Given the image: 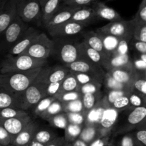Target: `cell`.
<instances>
[{
    "instance_id": "6da1fadb",
    "label": "cell",
    "mask_w": 146,
    "mask_h": 146,
    "mask_svg": "<svg viewBox=\"0 0 146 146\" xmlns=\"http://www.w3.org/2000/svg\"><path fill=\"white\" fill-rule=\"evenodd\" d=\"M50 67H43L40 70L31 85L21 95V109L33 108L42 98L46 96V89L48 85V75Z\"/></svg>"
},
{
    "instance_id": "7a4b0ae2",
    "label": "cell",
    "mask_w": 146,
    "mask_h": 146,
    "mask_svg": "<svg viewBox=\"0 0 146 146\" xmlns=\"http://www.w3.org/2000/svg\"><path fill=\"white\" fill-rule=\"evenodd\" d=\"M41 69L0 74V86L10 94L20 95L31 85Z\"/></svg>"
},
{
    "instance_id": "3957f363",
    "label": "cell",
    "mask_w": 146,
    "mask_h": 146,
    "mask_svg": "<svg viewBox=\"0 0 146 146\" xmlns=\"http://www.w3.org/2000/svg\"><path fill=\"white\" fill-rule=\"evenodd\" d=\"M51 56L62 62L64 66L81 59L78 44L80 41L72 36L52 38Z\"/></svg>"
},
{
    "instance_id": "277c9868",
    "label": "cell",
    "mask_w": 146,
    "mask_h": 146,
    "mask_svg": "<svg viewBox=\"0 0 146 146\" xmlns=\"http://www.w3.org/2000/svg\"><path fill=\"white\" fill-rule=\"evenodd\" d=\"M47 59H38L27 54L6 56L0 65V74L18 72L44 67Z\"/></svg>"
},
{
    "instance_id": "5b68a950",
    "label": "cell",
    "mask_w": 146,
    "mask_h": 146,
    "mask_svg": "<svg viewBox=\"0 0 146 146\" xmlns=\"http://www.w3.org/2000/svg\"><path fill=\"white\" fill-rule=\"evenodd\" d=\"M114 132L125 134L146 124V107H136L120 111Z\"/></svg>"
},
{
    "instance_id": "8992f818",
    "label": "cell",
    "mask_w": 146,
    "mask_h": 146,
    "mask_svg": "<svg viewBox=\"0 0 146 146\" xmlns=\"http://www.w3.org/2000/svg\"><path fill=\"white\" fill-rule=\"evenodd\" d=\"M29 27L18 15L0 36V52L8 53Z\"/></svg>"
},
{
    "instance_id": "52a82bcc",
    "label": "cell",
    "mask_w": 146,
    "mask_h": 146,
    "mask_svg": "<svg viewBox=\"0 0 146 146\" xmlns=\"http://www.w3.org/2000/svg\"><path fill=\"white\" fill-rule=\"evenodd\" d=\"M17 15L25 23L42 24L41 6L38 0H15Z\"/></svg>"
},
{
    "instance_id": "ba28073f",
    "label": "cell",
    "mask_w": 146,
    "mask_h": 146,
    "mask_svg": "<svg viewBox=\"0 0 146 146\" xmlns=\"http://www.w3.org/2000/svg\"><path fill=\"white\" fill-rule=\"evenodd\" d=\"M135 21L133 19L131 20L121 19L111 21L108 24L96 29V32L106 35L112 36L119 38H133Z\"/></svg>"
},
{
    "instance_id": "9c48e42d",
    "label": "cell",
    "mask_w": 146,
    "mask_h": 146,
    "mask_svg": "<svg viewBox=\"0 0 146 146\" xmlns=\"http://www.w3.org/2000/svg\"><path fill=\"white\" fill-rule=\"evenodd\" d=\"M52 40L44 33H41L34 42L23 54H27L38 59H47L51 56Z\"/></svg>"
},
{
    "instance_id": "30bf717a",
    "label": "cell",
    "mask_w": 146,
    "mask_h": 146,
    "mask_svg": "<svg viewBox=\"0 0 146 146\" xmlns=\"http://www.w3.org/2000/svg\"><path fill=\"white\" fill-rule=\"evenodd\" d=\"M41 33L39 30L34 27H29L23 34L19 40L11 47L7 54L14 56L23 54L34 42Z\"/></svg>"
},
{
    "instance_id": "8fae6325",
    "label": "cell",
    "mask_w": 146,
    "mask_h": 146,
    "mask_svg": "<svg viewBox=\"0 0 146 146\" xmlns=\"http://www.w3.org/2000/svg\"><path fill=\"white\" fill-rule=\"evenodd\" d=\"M85 25L74 21H70L64 22L56 27H50L46 29L48 34L54 37H68L74 36L80 34L84 28Z\"/></svg>"
},
{
    "instance_id": "7c38bea8",
    "label": "cell",
    "mask_w": 146,
    "mask_h": 146,
    "mask_svg": "<svg viewBox=\"0 0 146 146\" xmlns=\"http://www.w3.org/2000/svg\"><path fill=\"white\" fill-rule=\"evenodd\" d=\"M101 67L106 72L115 69H134L132 58H131L129 54H114L108 56L104 59Z\"/></svg>"
},
{
    "instance_id": "4fadbf2b",
    "label": "cell",
    "mask_w": 146,
    "mask_h": 146,
    "mask_svg": "<svg viewBox=\"0 0 146 146\" xmlns=\"http://www.w3.org/2000/svg\"><path fill=\"white\" fill-rule=\"evenodd\" d=\"M71 72L90 74L104 76L106 71L99 66L85 59H79L65 66Z\"/></svg>"
},
{
    "instance_id": "5bb4252c",
    "label": "cell",
    "mask_w": 146,
    "mask_h": 146,
    "mask_svg": "<svg viewBox=\"0 0 146 146\" xmlns=\"http://www.w3.org/2000/svg\"><path fill=\"white\" fill-rule=\"evenodd\" d=\"M32 118L29 115L25 116L17 117V118H9L1 121V125L4 126L6 131L9 133L11 138H14L18 133H19L31 121Z\"/></svg>"
},
{
    "instance_id": "9a60e30c",
    "label": "cell",
    "mask_w": 146,
    "mask_h": 146,
    "mask_svg": "<svg viewBox=\"0 0 146 146\" xmlns=\"http://www.w3.org/2000/svg\"><path fill=\"white\" fill-rule=\"evenodd\" d=\"M98 19L107 20L109 22L114 21H118L122 19V17L118 11L113 8L108 7L106 4L100 0L95 1L91 5Z\"/></svg>"
},
{
    "instance_id": "2e32d148",
    "label": "cell",
    "mask_w": 146,
    "mask_h": 146,
    "mask_svg": "<svg viewBox=\"0 0 146 146\" xmlns=\"http://www.w3.org/2000/svg\"><path fill=\"white\" fill-rule=\"evenodd\" d=\"M39 129L38 123L36 121H31L19 133L17 134L12 140L11 145L14 146H22L29 145L34 139V135Z\"/></svg>"
},
{
    "instance_id": "e0dca14e",
    "label": "cell",
    "mask_w": 146,
    "mask_h": 146,
    "mask_svg": "<svg viewBox=\"0 0 146 146\" xmlns=\"http://www.w3.org/2000/svg\"><path fill=\"white\" fill-rule=\"evenodd\" d=\"M78 7H70V6H61L58 11L53 15L49 21L44 26L46 29L56 27L64 22L70 21L73 14Z\"/></svg>"
},
{
    "instance_id": "ac0fdd59",
    "label": "cell",
    "mask_w": 146,
    "mask_h": 146,
    "mask_svg": "<svg viewBox=\"0 0 146 146\" xmlns=\"http://www.w3.org/2000/svg\"><path fill=\"white\" fill-rule=\"evenodd\" d=\"M17 15L15 0H9L0 10V36Z\"/></svg>"
},
{
    "instance_id": "d6986e66",
    "label": "cell",
    "mask_w": 146,
    "mask_h": 146,
    "mask_svg": "<svg viewBox=\"0 0 146 146\" xmlns=\"http://www.w3.org/2000/svg\"><path fill=\"white\" fill-rule=\"evenodd\" d=\"M71 21L80 23L86 27L98 20L97 19L95 11L91 6L78 7L71 19Z\"/></svg>"
},
{
    "instance_id": "ffe728a7",
    "label": "cell",
    "mask_w": 146,
    "mask_h": 146,
    "mask_svg": "<svg viewBox=\"0 0 146 146\" xmlns=\"http://www.w3.org/2000/svg\"><path fill=\"white\" fill-rule=\"evenodd\" d=\"M78 48L81 55V59L87 60L101 67L103 62L106 58L102 54L88 46L84 41H80Z\"/></svg>"
},
{
    "instance_id": "44dd1931",
    "label": "cell",
    "mask_w": 146,
    "mask_h": 146,
    "mask_svg": "<svg viewBox=\"0 0 146 146\" xmlns=\"http://www.w3.org/2000/svg\"><path fill=\"white\" fill-rule=\"evenodd\" d=\"M102 138L99 126L97 124H84L78 139L89 145L98 138Z\"/></svg>"
},
{
    "instance_id": "7402d4cb",
    "label": "cell",
    "mask_w": 146,
    "mask_h": 146,
    "mask_svg": "<svg viewBox=\"0 0 146 146\" xmlns=\"http://www.w3.org/2000/svg\"><path fill=\"white\" fill-rule=\"evenodd\" d=\"M83 41L89 47L96 50L100 54H102L105 58L108 57V54L104 49V44L102 40L100 37L99 34L94 31H89L83 34Z\"/></svg>"
},
{
    "instance_id": "603a6c76",
    "label": "cell",
    "mask_w": 146,
    "mask_h": 146,
    "mask_svg": "<svg viewBox=\"0 0 146 146\" xmlns=\"http://www.w3.org/2000/svg\"><path fill=\"white\" fill-rule=\"evenodd\" d=\"M21 95H14L0 86V109L7 107L21 109Z\"/></svg>"
},
{
    "instance_id": "cb8c5ba5",
    "label": "cell",
    "mask_w": 146,
    "mask_h": 146,
    "mask_svg": "<svg viewBox=\"0 0 146 146\" xmlns=\"http://www.w3.org/2000/svg\"><path fill=\"white\" fill-rule=\"evenodd\" d=\"M62 0H46L41 5V21L44 26L61 7Z\"/></svg>"
},
{
    "instance_id": "d4e9b609",
    "label": "cell",
    "mask_w": 146,
    "mask_h": 146,
    "mask_svg": "<svg viewBox=\"0 0 146 146\" xmlns=\"http://www.w3.org/2000/svg\"><path fill=\"white\" fill-rule=\"evenodd\" d=\"M107 73L117 82L123 84L132 85L133 81L135 74H136V71L135 69H115L107 71Z\"/></svg>"
},
{
    "instance_id": "484cf974",
    "label": "cell",
    "mask_w": 146,
    "mask_h": 146,
    "mask_svg": "<svg viewBox=\"0 0 146 146\" xmlns=\"http://www.w3.org/2000/svg\"><path fill=\"white\" fill-rule=\"evenodd\" d=\"M102 94L101 92L95 94H86L81 96V104H82V111L87 115L91 110L95 108L101 101Z\"/></svg>"
},
{
    "instance_id": "4316f807",
    "label": "cell",
    "mask_w": 146,
    "mask_h": 146,
    "mask_svg": "<svg viewBox=\"0 0 146 146\" xmlns=\"http://www.w3.org/2000/svg\"><path fill=\"white\" fill-rule=\"evenodd\" d=\"M103 85L105 86L106 90L107 91H124L126 92H131L133 91L132 85L128 84H123L121 83L117 82L113 79L109 74L106 72L104 76Z\"/></svg>"
},
{
    "instance_id": "83f0119b",
    "label": "cell",
    "mask_w": 146,
    "mask_h": 146,
    "mask_svg": "<svg viewBox=\"0 0 146 146\" xmlns=\"http://www.w3.org/2000/svg\"><path fill=\"white\" fill-rule=\"evenodd\" d=\"M70 73L71 71L64 65L50 67L48 75V83L61 82Z\"/></svg>"
},
{
    "instance_id": "f1b7e54d",
    "label": "cell",
    "mask_w": 146,
    "mask_h": 146,
    "mask_svg": "<svg viewBox=\"0 0 146 146\" xmlns=\"http://www.w3.org/2000/svg\"><path fill=\"white\" fill-rule=\"evenodd\" d=\"M79 87V83L78 82V81L76 80L74 74L71 71V73L61 81V91H60V94L58 96V98L63 94H64V93L72 92V91H78Z\"/></svg>"
},
{
    "instance_id": "f546056e",
    "label": "cell",
    "mask_w": 146,
    "mask_h": 146,
    "mask_svg": "<svg viewBox=\"0 0 146 146\" xmlns=\"http://www.w3.org/2000/svg\"><path fill=\"white\" fill-rule=\"evenodd\" d=\"M98 34H99L100 37L102 40L104 49H105L108 56L114 55L117 49V47L118 46V44H119L120 38L115 36H112L99 34V33H98Z\"/></svg>"
},
{
    "instance_id": "4dcf8cb0",
    "label": "cell",
    "mask_w": 146,
    "mask_h": 146,
    "mask_svg": "<svg viewBox=\"0 0 146 146\" xmlns=\"http://www.w3.org/2000/svg\"><path fill=\"white\" fill-rule=\"evenodd\" d=\"M84 125H79V124L72 123H69L65 128V138L67 143H73L76 140L78 139L80 133L81 132Z\"/></svg>"
},
{
    "instance_id": "1f68e13d",
    "label": "cell",
    "mask_w": 146,
    "mask_h": 146,
    "mask_svg": "<svg viewBox=\"0 0 146 146\" xmlns=\"http://www.w3.org/2000/svg\"><path fill=\"white\" fill-rule=\"evenodd\" d=\"M61 112H64V105L62 103L56 99L48 107V108L44 113H42L39 115V117L42 119L48 121L53 116Z\"/></svg>"
},
{
    "instance_id": "d6a6232c",
    "label": "cell",
    "mask_w": 146,
    "mask_h": 146,
    "mask_svg": "<svg viewBox=\"0 0 146 146\" xmlns=\"http://www.w3.org/2000/svg\"><path fill=\"white\" fill-rule=\"evenodd\" d=\"M133 90L138 91L140 94L146 96V76L145 71H136V74L135 76L132 83Z\"/></svg>"
},
{
    "instance_id": "836d02e7",
    "label": "cell",
    "mask_w": 146,
    "mask_h": 146,
    "mask_svg": "<svg viewBox=\"0 0 146 146\" xmlns=\"http://www.w3.org/2000/svg\"><path fill=\"white\" fill-rule=\"evenodd\" d=\"M29 115L28 113L24 110L19 108H13V107H7L0 109V120L9 119V118H17V117L25 116Z\"/></svg>"
},
{
    "instance_id": "e575fe53",
    "label": "cell",
    "mask_w": 146,
    "mask_h": 146,
    "mask_svg": "<svg viewBox=\"0 0 146 146\" xmlns=\"http://www.w3.org/2000/svg\"><path fill=\"white\" fill-rule=\"evenodd\" d=\"M72 73L75 76L76 78L79 83L80 86L91 82H98L103 84L104 76H102L94 75V74H82V73Z\"/></svg>"
},
{
    "instance_id": "d590c367",
    "label": "cell",
    "mask_w": 146,
    "mask_h": 146,
    "mask_svg": "<svg viewBox=\"0 0 146 146\" xmlns=\"http://www.w3.org/2000/svg\"><path fill=\"white\" fill-rule=\"evenodd\" d=\"M56 136L57 135H56L55 133L53 132L52 131L44 128V129H38L36 131L33 140L44 145H46Z\"/></svg>"
},
{
    "instance_id": "8d00e7d4",
    "label": "cell",
    "mask_w": 146,
    "mask_h": 146,
    "mask_svg": "<svg viewBox=\"0 0 146 146\" xmlns=\"http://www.w3.org/2000/svg\"><path fill=\"white\" fill-rule=\"evenodd\" d=\"M50 125L56 128L65 129L69 123L68 115L66 112H61L53 116L48 121Z\"/></svg>"
},
{
    "instance_id": "74e56055",
    "label": "cell",
    "mask_w": 146,
    "mask_h": 146,
    "mask_svg": "<svg viewBox=\"0 0 146 146\" xmlns=\"http://www.w3.org/2000/svg\"><path fill=\"white\" fill-rule=\"evenodd\" d=\"M129 94H125L117 98L111 105V108L118 112L132 108L130 105Z\"/></svg>"
},
{
    "instance_id": "f35d334b",
    "label": "cell",
    "mask_w": 146,
    "mask_h": 146,
    "mask_svg": "<svg viewBox=\"0 0 146 146\" xmlns=\"http://www.w3.org/2000/svg\"><path fill=\"white\" fill-rule=\"evenodd\" d=\"M129 101L132 108L146 107V96L140 94L135 90L130 93Z\"/></svg>"
},
{
    "instance_id": "ab89813d",
    "label": "cell",
    "mask_w": 146,
    "mask_h": 146,
    "mask_svg": "<svg viewBox=\"0 0 146 146\" xmlns=\"http://www.w3.org/2000/svg\"><path fill=\"white\" fill-rule=\"evenodd\" d=\"M56 99L55 98L49 96H46L45 98H42L35 106L34 107V113L36 116H39L42 113H44L48 107L54 102Z\"/></svg>"
},
{
    "instance_id": "60d3db41",
    "label": "cell",
    "mask_w": 146,
    "mask_h": 146,
    "mask_svg": "<svg viewBox=\"0 0 146 146\" xmlns=\"http://www.w3.org/2000/svg\"><path fill=\"white\" fill-rule=\"evenodd\" d=\"M102 84L98 82H91L81 85L78 89V92L84 95L86 94H95L101 91Z\"/></svg>"
},
{
    "instance_id": "b9f144b4",
    "label": "cell",
    "mask_w": 146,
    "mask_h": 146,
    "mask_svg": "<svg viewBox=\"0 0 146 146\" xmlns=\"http://www.w3.org/2000/svg\"><path fill=\"white\" fill-rule=\"evenodd\" d=\"M133 38L146 43V24L135 22Z\"/></svg>"
},
{
    "instance_id": "7bdbcfd3",
    "label": "cell",
    "mask_w": 146,
    "mask_h": 146,
    "mask_svg": "<svg viewBox=\"0 0 146 146\" xmlns=\"http://www.w3.org/2000/svg\"><path fill=\"white\" fill-rule=\"evenodd\" d=\"M145 125H143L135 129L132 132L135 141L138 144L142 146H146V127Z\"/></svg>"
},
{
    "instance_id": "ee69618b",
    "label": "cell",
    "mask_w": 146,
    "mask_h": 146,
    "mask_svg": "<svg viewBox=\"0 0 146 146\" xmlns=\"http://www.w3.org/2000/svg\"><path fill=\"white\" fill-rule=\"evenodd\" d=\"M81 96L82 95L78 91H72V92L64 93L57 100H58L63 104H67L73 101L81 99Z\"/></svg>"
},
{
    "instance_id": "f6af8a7d",
    "label": "cell",
    "mask_w": 146,
    "mask_h": 146,
    "mask_svg": "<svg viewBox=\"0 0 146 146\" xmlns=\"http://www.w3.org/2000/svg\"><path fill=\"white\" fill-rule=\"evenodd\" d=\"M136 23L146 24V0H142L135 17L133 18Z\"/></svg>"
},
{
    "instance_id": "bcb514c9",
    "label": "cell",
    "mask_w": 146,
    "mask_h": 146,
    "mask_svg": "<svg viewBox=\"0 0 146 146\" xmlns=\"http://www.w3.org/2000/svg\"><path fill=\"white\" fill-rule=\"evenodd\" d=\"M61 82L49 83L46 89V96L53 97L57 99L61 91Z\"/></svg>"
},
{
    "instance_id": "7dc6e473",
    "label": "cell",
    "mask_w": 146,
    "mask_h": 146,
    "mask_svg": "<svg viewBox=\"0 0 146 146\" xmlns=\"http://www.w3.org/2000/svg\"><path fill=\"white\" fill-rule=\"evenodd\" d=\"M98 0H64L62 1L64 5L74 7H82L91 6L95 1Z\"/></svg>"
},
{
    "instance_id": "c3c4849f",
    "label": "cell",
    "mask_w": 146,
    "mask_h": 146,
    "mask_svg": "<svg viewBox=\"0 0 146 146\" xmlns=\"http://www.w3.org/2000/svg\"><path fill=\"white\" fill-rule=\"evenodd\" d=\"M13 138L9 133L6 131L0 122V146H7L11 145Z\"/></svg>"
},
{
    "instance_id": "681fc988",
    "label": "cell",
    "mask_w": 146,
    "mask_h": 146,
    "mask_svg": "<svg viewBox=\"0 0 146 146\" xmlns=\"http://www.w3.org/2000/svg\"><path fill=\"white\" fill-rule=\"evenodd\" d=\"M129 46H131L133 49L135 50L139 54H146V43L143 41L135 40L133 38L130 41Z\"/></svg>"
},
{
    "instance_id": "f907efd6",
    "label": "cell",
    "mask_w": 146,
    "mask_h": 146,
    "mask_svg": "<svg viewBox=\"0 0 146 146\" xmlns=\"http://www.w3.org/2000/svg\"><path fill=\"white\" fill-rule=\"evenodd\" d=\"M136 141L134 139L132 133H125L121 138L119 146H135Z\"/></svg>"
},
{
    "instance_id": "816d5d0a",
    "label": "cell",
    "mask_w": 146,
    "mask_h": 146,
    "mask_svg": "<svg viewBox=\"0 0 146 146\" xmlns=\"http://www.w3.org/2000/svg\"><path fill=\"white\" fill-rule=\"evenodd\" d=\"M66 143L64 137L56 136L48 143H47L46 146H64Z\"/></svg>"
},
{
    "instance_id": "f5cc1de1",
    "label": "cell",
    "mask_w": 146,
    "mask_h": 146,
    "mask_svg": "<svg viewBox=\"0 0 146 146\" xmlns=\"http://www.w3.org/2000/svg\"><path fill=\"white\" fill-rule=\"evenodd\" d=\"M110 136L98 138L88 146H107L109 143Z\"/></svg>"
},
{
    "instance_id": "db71d44e",
    "label": "cell",
    "mask_w": 146,
    "mask_h": 146,
    "mask_svg": "<svg viewBox=\"0 0 146 146\" xmlns=\"http://www.w3.org/2000/svg\"><path fill=\"white\" fill-rule=\"evenodd\" d=\"M72 146H88L86 143H85L84 142H83L82 141H81L80 139H76L75 141L72 143Z\"/></svg>"
},
{
    "instance_id": "11a10c76",
    "label": "cell",
    "mask_w": 146,
    "mask_h": 146,
    "mask_svg": "<svg viewBox=\"0 0 146 146\" xmlns=\"http://www.w3.org/2000/svg\"><path fill=\"white\" fill-rule=\"evenodd\" d=\"M29 146H46V145L44 144L41 143H38L37 141H34V140H32V141L30 142V143L29 144Z\"/></svg>"
},
{
    "instance_id": "9f6ffc18",
    "label": "cell",
    "mask_w": 146,
    "mask_h": 146,
    "mask_svg": "<svg viewBox=\"0 0 146 146\" xmlns=\"http://www.w3.org/2000/svg\"><path fill=\"white\" fill-rule=\"evenodd\" d=\"M9 0H0V10L4 7V5L6 4V3Z\"/></svg>"
},
{
    "instance_id": "6f0895ef",
    "label": "cell",
    "mask_w": 146,
    "mask_h": 146,
    "mask_svg": "<svg viewBox=\"0 0 146 146\" xmlns=\"http://www.w3.org/2000/svg\"><path fill=\"white\" fill-rule=\"evenodd\" d=\"M38 1H40V4H41V6L46 1V0H38Z\"/></svg>"
},
{
    "instance_id": "680465c9",
    "label": "cell",
    "mask_w": 146,
    "mask_h": 146,
    "mask_svg": "<svg viewBox=\"0 0 146 146\" xmlns=\"http://www.w3.org/2000/svg\"><path fill=\"white\" fill-rule=\"evenodd\" d=\"M64 146H72V143H66Z\"/></svg>"
},
{
    "instance_id": "91938a15",
    "label": "cell",
    "mask_w": 146,
    "mask_h": 146,
    "mask_svg": "<svg viewBox=\"0 0 146 146\" xmlns=\"http://www.w3.org/2000/svg\"><path fill=\"white\" fill-rule=\"evenodd\" d=\"M135 146H142V145H140V144H138V143H137V142H136V144H135Z\"/></svg>"
},
{
    "instance_id": "94428289",
    "label": "cell",
    "mask_w": 146,
    "mask_h": 146,
    "mask_svg": "<svg viewBox=\"0 0 146 146\" xmlns=\"http://www.w3.org/2000/svg\"><path fill=\"white\" fill-rule=\"evenodd\" d=\"M7 146H14V145H11H11H7Z\"/></svg>"
},
{
    "instance_id": "6125c7cd",
    "label": "cell",
    "mask_w": 146,
    "mask_h": 146,
    "mask_svg": "<svg viewBox=\"0 0 146 146\" xmlns=\"http://www.w3.org/2000/svg\"><path fill=\"white\" fill-rule=\"evenodd\" d=\"M22 146H29V145H22Z\"/></svg>"
},
{
    "instance_id": "be15d7a7",
    "label": "cell",
    "mask_w": 146,
    "mask_h": 146,
    "mask_svg": "<svg viewBox=\"0 0 146 146\" xmlns=\"http://www.w3.org/2000/svg\"><path fill=\"white\" fill-rule=\"evenodd\" d=\"M106 1H112V0H106Z\"/></svg>"
},
{
    "instance_id": "e7e4bbea",
    "label": "cell",
    "mask_w": 146,
    "mask_h": 146,
    "mask_svg": "<svg viewBox=\"0 0 146 146\" xmlns=\"http://www.w3.org/2000/svg\"><path fill=\"white\" fill-rule=\"evenodd\" d=\"M62 1H64V0H62Z\"/></svg>"
}]
</instances>
